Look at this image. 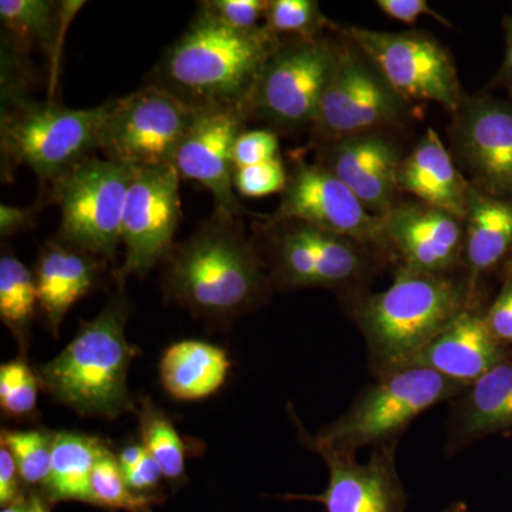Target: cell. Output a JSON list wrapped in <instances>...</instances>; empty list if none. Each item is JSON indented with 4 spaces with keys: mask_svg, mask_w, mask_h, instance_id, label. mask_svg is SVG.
Segmentation results:
<instances>
[{
    "mask_svg": "<svg viewBox=\"0 0 512 512\" xmlns=\"http://www.w3.org/2000/svg\"><path fill=\"white\" fill-rule=\"evenodd\" d=\"M339 49L340 43L325 36L281 39L256 83L249 101V119L264 121L278 130H312Z\"/></svg>",
    "mask_w": 512,
    "mask_h": 512,
    "instance_id": "8",
    "label": "cell"
},
{
    "mask_svg": "<svg viewBox=\"0 0 512 512\" xmlns=\"http://www.w3.org/2000/svg\"><path fill=\"white\" fill-rule=\"evenodd\" d=\"M197 111L157 84L141 87L110 101L99 151L104 158L137 168L171 165Z\"/></svg>",
    "mask_w": 512,
    "mask_h": 512,
    "instance_id": "9",
    "label": "cell"
},
{
    "mask_svg": "<svg viewBox=\"0 0 512 512\" xmlns=\"http://www.w3.org/2000/svg\"><path fill=\"white\" fill-rule=\"evenodd\" d=\"M137 167L90 156L47 188L45 200L59 205L57 241L114 261L121 244V224L128 190Z\"/></svg>",
    "mask_w": 512,
    "mask_h": 512,
    "instance_id": "7",
    "label": "cell"
},
{
    "mask_svg": "<svg viewBox=\"0 0 512 512\" xmlns=\"http://www.w3.org/2000/svg\"><path fill=\"white\" fill-rule=\"evenodd\" d=\"M399 148L382 133L340 138L323 143L319 164L336 175L360 202L377 217L396 207Z\"/></svg>",
    "mask_w": 512,
    "mask_h": 512,
    "instance_id": "19",
    "label": "cell"
},
{
    "mask_svg": "<svg viewBox=\"0 0 512 512\" xmlns=\"http://www.w3.org/2000/svg\"><path fill=\"white\" fill-rule=\"evenodd\" d=\"M0 512H33L32 497L20 498L16 503L2 507V511Z\"/></svg>",
    "mask_w": 512,
    "mask_h": 512,
    "instance_id": "43",
    "label": "cell"
},
{
    "mask_svg": "<svg viewBox=\"0 0 512 512\" xmlns=\"http://www.w3.org/2000/svg\"><path fill=\"white\" fill-rule=\"evenodd\" d=\"M503 362V343L494 338L485 316L468 305L400 369L421 367L433 370L468 387Z\"/></svg>",
    "mask_w": 512,
    "mask_h": 512,
    "instance_id": "20",
    "label": "cell"
},
{
    "mask_svg": "<svg viewBox=\"0 0 512 512\" xmlns=\"http://www.w3.org/2000/svg\"><path fill=\"white\" fill-rule=\"evenodd\" d=\"M22 478L15 458L5 446H0V504L2 507L16 503L25 497L22 491Z\"/></svg>",
    "mask_w": 512,
    "mask_h": 512,
    "instance_id": "41",
    "label": "cell"
},
{
    "mask_svg": "<svg viewBox=\"0 0 512 512\" xmlns=\"http://www.w3.org/2000/svg\"><path fill=\"white\" fill-rule=\"evenodd\" d=\"M409 104L346 36L312 131L322 143L380 133L407 119Z\"/></svg>",
    "mask_w": 512,
    "mask_h": 512,
    "instance_id": "10",
    "label": "cell"
},
{
    "mask_svg": "<svg viewBox=\"0 0 512 512\" xmlns=\"http://www.w3.org/2000/svg\"><path fill=\"white\" fill-rule=\"evenodd\" d=\"M286 184L288 171L282 157L234 171V188L242 197L259 198L276 194L284 191Z\"/></svg>",
    "mask_w": 512,
    "mask_h": 512,
    "instance_id": "35",
    "label": "cell"
},
{
    "mask_svg": "<svg viewBox=\"0 0 512 512\" xmlns=\"http://www.w3.org/2000/svg\"><path fill=\"white\" fill-rule=\"evenodd\" d=\"M248 120L244 110L201 107L171 161L181 180L197 181L207 188L214 198L215 212L228 218L241 214L232 154Z\"/></svg>",
    "mask_w": 512,
    "mask_h": 512,
    "instance_id": "16",
    "label": "cell"
},
{
    "mask_svg": "<svg viewBox=\"0 0 512 512\" xmlns=\"http://www.w3.org/2000/svg\"><path fill=\"white\" fill-rule=\"evenodd\" d=\"M470 289L448 276L400 266L392 285L357 309V323L379 375L399 370L470 303Z\"/></svg>",
    "mask_w": 512,
    "mask_h": 512,
    "instance_id": "4",
    "label": "cell"
},
{
    "mask_svg": "<svg viewBox=\"0 0 512 512\" xmlns=\"http://www.w3.org/2000/svg\"><path fill=\"white\" fill-rule=\"evenodd\" d=\"M271 0H205L198 12L227 28L254 30L265 26Z\"/></svg>",
    "mask_w": 512,
    "mask_h": 512,
    "instance_id": "34",
    "label": "cell"
},
{
    "mask_svg": "<svg viewBox=\"0 0 512 512\" xmlns=\"http://www.w3.org/2000/svg\"><path fill=\"white\" fill-rule=\"evenodd\" d=\"M329 468V483L318 495H282L284 500L313 501L326 512H404L407 494L396 470L393 444L376 448L366 463L345 451L316 450Z\"/></svg>",
    "mask_w": 512,
    "mask_h": 512,
    "instance_id": "17",
    "label": "cell"
},
{
    "mask_svg": "<svg viewBox=\"0 0 512 512\" xmlns=\"http://www.w3.org/2000/svg\"><path fill=\"white\" fill-rule=\"evenodd\" d=\"M101 265L103 259L57 239L47 242L40 251L33 271L39 309L55 338L70 309L99 282Z\"/></svg>",
    "mask_w": 512,
    "mask_h": 512,
    "instance_id": "21",
    "label": "cell"
},
{
    "mask_svg": "<svg viewBox=\"0 0 512 512\" xmlns=\"http://www.w3.org/2000/svg\"><path fill=\"white\" fill-rule=\"evenodd\" d=\"M484 316L494 338L498 342L512 345V269L505 279L500 295Z\"/></svg>",
    "mask_w": 512,
    "mask_h": 512,
    "instance_id": "38",
    "label": "cell"
},
{
    "mask_svg": "<svg viewBox=\"0 0 512 512\" xmlns=\"http://www.w3.org/2000/svg\"><path fill=\"white\" fill-rule=\"evenodd\" d=\"M279 42L265 26L231 29L198 12L165 50L153 84L197 109L231 107L248 113L256 83Z\"/></svg>",
    "mask_w": 512,
    "mask_h": 512,
    "instance_id": "1",
    "label": "cell"
},
{
    "mask_svg": "<svg viewBox=\"0 0 512 512\" xmlns=\"http://www.w3.org/2000/svg\"><path fill=\"white\" fill-rule=\"evenodd\" d=\"M110 101L92 109H70L56 101L23 99L2 104L0 151L3 177L28 167L45 194L57 178L99 151Z\"/></svg>",
    "mask_w": 512,
    "mask_h": 512,
    "instance_id": "5",
    "label": "cell"
},
{
    "mask_svg": "<svg viewBox=\"0 0 512 512\" xmlns=\"http://www.w3.org/2000/svg\"><path fill=\"white\" fill-rule=\"evenodd\" d=\"M376 5L389 18L404 25H414L421 16H429L451 28V23L431 8L426 0H377Z\"/></svg>",
    "mask_w": 512,
    "mask_h": 512,
    "instance_id": "39",
    "label": "cell"
},
{
    "mask_svg": "<svg viewBox=\"0 0 512 512\" xmlns=\"http://www.w3.org/2000/svg\"><path fill=\"white\" fill-rule=\"evenodd\" d=\"M106 444L76 431H55L52 468L43 497L50 505L62 501L92 504V474Z\"/></svg>",
    "mask_w": 512,
    "mask_h": 512,
    "instance_id": "27",
    "label": "cell"
},
{
    "mask_svg": "<svg viewBox=\"0 0 512 512\" xmlns=\"http://www.w3.org/2000/svg\"><path fill=\"white\" fill-rule=\"evenodd\" d=\"M39 308L35 274L12 252L0 256V319L20 348H28Z\"/></svg>",
    "mask_w": 512,
    "mask_h": 512,
    "instance_id": "28",
    "label": "cell"
},
{
    "mask_svg": "<svg viewBox=\"0 0 512 512\" xmlns=\"http://www.w3.org/2000/svg\"><path fill=\"white\" fill-rule=\"evenodd\" d=\"M123 471L128 487L131 491L144 497L156 498L163 501V495L160 494L161 481L165 480L163 471L150 454H147L133 467H128Z\"/></svg>",
    "mask_w": 512,
    "mask_h": 512,
    "instance_id": "37",
    "label": "cell"
},
{
    "mask_svg": "<svg viewBox=\"0 0 512 512\" xmlns=\"http://www.w3.org/2000/svg\"><path fill=\"white\" fill-rule=\"evenodd\" d=\"M451 156L474 188L512 200V101L464 97L453 114Z\"/></svg>",
    "mask_w": 512,
    "mask_h": 512,
    "instance_id": "14",
    "label": "cell"
},
{
    "mask_svg": "<svg viewBox=\"0 0 512 512\" xmlns=\"http://www.w3.org/2000/svg\"><path fill=\"white\" fill-rule=\"evenodd\" d=\"M464 261L470 272L468 289L512 252V200L484 194L471 185L468 194Z\"/></svg>",
    "mask_w": 512,
    "mask_h": 512,
    "instance_id": "26",
    "label": "cell"
},
{
    "mask_svg": "<svg viewBox=\"0 0 512 512\" xmlns=\"http://www.w3.org/2000/svg\"><path fill=\"white\" fill-rule=\"evenodd\" d=\"M511 269H512V266H511Z\"/></svg>",
    "mask_w": 512,
    "mask_h": 512,
    "instance_id": "46",
    "label": "cell"
},
{
    "mask_svg": "<svg viewBox=\"0 0 512 512\" xmlns=\"http://www.w3.org/2000/svg\"><path fill=\"white\" fill-rule=\"evenodd\" d=\"M503 28L505 32V56L503 66L497 76V82L511 86L512 84V18L507 16L503 20Z\"/></svg>",
    "mask_w": 512,
    "mask_h": 512,
    "instance_id": "42",
    "label": "cell"
},
{
    "mask_svg": "<svg viewBox=\"0 0 512 512\" xmlns=\"http://www.w3.org/2000/svg\"><path fill=\"white\" fill-rule=\"evenodd\" d=\"M180 181L171 165L138 168L121 224V244L126 254L116 272L119 285L128 276L148 274L173 254L181 221Z\"/></svg>",
    "mask_w": 512,
    "mask_h": 512,
    "instance_id": "12",
    "label": "cell"
},
{
    "mask_svg": "<svg viewBox=\"0 0 512 512\" xmlns=\"http://www.w3.org/2000/svg\"><path fill=\"white\" fill-rule=\"evenodd\" d=\"M43 208V201H37L32 207H12L0 205V235L12 237L35 227L37 215Z\"/></svg>",
    "mask_w": 512,
    "mask_h": 512,
    "instance_id": "40",
    "label": "cell"
},
{
    "mask_svg": "<svg viewBox=\"0 0 512 512\" xmlns=\"http://www.w3.org/2000/svg\"><path fill=\"white\" fill-rule=\"evenodd\" d=\"M138 423H140L141 444L148 454L156 460L165 480L174 487L187 481V464L190 447L180 436L170 417L158 409L148 397H141L138 404Z\"/></svg>",
    "mask_w": 512,
    "mask_h": 512,
    "instance_id": "29",
    "label": "cell"
},
{
    "mask_svg": "<svg viewBox=\"0 0 512 512\" xmlns=\"http://www.w3.org/2000/svg\"><path fill=\"white\" fill-rule=\"evenodd\" d=\"M33 512H50V504L40 493H32Z\"/></svg>",
    "mask_w": 512,
    "mask_h": 512,
    "instance_id": "44",
    "label": "cell"
},
{
    "mask_svg": "<svg viewBox=\"0 0 512 512\" xmlns=\"http://www.w3.org/2000/svg\"><path fill=\"white\" fill-rule=\"evenodd\" d=\"M441 512H467V504L463 503V501H456V503L448 505L446 510Z\"/></svg>",
    "mask_w": 512,
    "mask_h": 512,
    "instance_id": "45",
    "label": "cell"
},
{
    "mask_svg": "<svg viewBox=\"0 0 512 512\" xmlns=\"http://www.w3.org/2000/svg\"><path fill=\"white\" fill-rule=\"evenodd\" d=\"M383 248L402 261L403 268L448 276L464 258V221L439 208L397 204L382 217Z\"/></svg>",
    "mask_w": 512,
    "mask_h": 512,
    "instance_id": "18",
    "label": "cell"
},
{
    "mask_svg": "<svg viewBox=\"0 0 512 512\" xmlns=\"http://www.w3.org/2000/svg\"><path fill=\"white\" fill-rule=\"evenodd\" d=\"M345 33L407 104L413 101L439 104L454 114L463 103L453 57L433 36L421 32H380L357 26L346 29Z\"/></svg>",
    "mask_w": 512,
    "mask_h": 512,
    "instance_id": "11",
    "label": "cell"
},
{
    "mask_svg": "<svg viewBox=\"0 0 512 512\" xmlns=\"http://www.w3.org/2000/svg\"><path fill=\"white\" fill-rule=\"evenodd\" d=\"M400 191L416 197L421 204L466 218L470 181L461 174L439 134L429 128L399 170Z\"/></svg>",
    "mask_w": 512,
    "mask_h": 512,
    "instance_id": "22",
    "label": "cell"
},
{
    "mask_svg": "<svg viewBox=\"0 0 512 512\" xmlns=\"http://www.w3.org/2000/svg\"><path fill=\"white\" fill-rule=\"evenodd\" d=\"M328 25L316 0H271L265 19V28L279 39H319Z\"/></svg>",
    "mask_w": 512,
    "mask_h": 512,
    "instance_id": "32",
    "label": "cell"
},
{
    "mask_svg": "<svg viewBox=\"0 0 512 512\" xmlns=\"http://www.w3.org/2000/svg\"><path fill=\"white\" fill-rule=\"evenodd\" d=\"M52 431L6 430L0 433V446H5L15 458L20 478L26 487L45 488L52 468Z\"/></svg>",
    "mask_w": 512,
    "mask_h": 512,
    "instance_id": "30",
    "label": "cell"
},
{
    "mask_svg": "<svg viewBox=\"0 0 512 512\" xmlns=\"http://www.w3.org/2000/svg\"><path fill=\"white\" fill-rule=\"evenodd\" d=\"M164 291L197 318L224 323L254 309L268 281L235 218L215 212L165 261Z\"/></svg>",
    "mask_w": 512,
    "mask_h": 512,
    "instance_id": "2",
    "label": "cell"
},
{
    "mask_svg": "<svg viewBox=\"0 0 512 512\" xmlns=\"http://www.w3.org/2000/svg\"><path fill=\"white\" fill-rule=\"evenodd\" d=\"M429 369L410 367L380 376L338 420L311 436L298 424L302 443L316 450L356 453L357 448L382 446L402 433L420 414L466 390Z\"/></svg>",
    "mask_w": 512,
    "mask_h": 512,
    "instance_id": "6",
    "label": "cell"
},
{
    "mask_svg": "<svg viewBox=\"0 0 512 512\" xmlns=\"http://www.w3.org/2000/svg\"><path fill=\"white\" fill-rule=\"evenodd\" d=\"M272 228V275L282 288L339 289L366 274L363 245L298 221L276 222Z\"/></svg>",
    "mask_w": 512,
    "mask_h": 512,
    "instance_id": "13",
    "label": "cell"
},
{
    "mask_svg": "<svg viewBox=\"0 0 512 512\" xmlns=\"http://www.w3.org/2000/svg\"><path fill=\"white\" fill-rule=\"evenodd\" d=\"M231 367L224 349L195 339L168 346L158 365L165 392L181 402H197L220 392Z\"/></svg>",
    "mask_w": 512,
    "mask_h": 512,
    "instance_id": "24",
    "label": "cell"
},
{
    "mask_svg": "<svg viewBox=\"0 0 512 512\" xmlns=\"http://www.w3.org/2000/svg\"><path fill=\"white\" fill-rule=\"evenodd\" d=\"M83 6L77 0H2L0 22L6 35L2 42L23 56L32 49L42 50L55 69L63 32Z\"/></svg>",
    "mask_w": 512,
    "mask_h": 512,
    "instance_id": "25",
    "label": "cell"
},
{
    "mask_svg": "<svg viewBox=\"0 0 512 512\" xmlns=\"http://www.w3.org/2000/svg\"><path fill=\"white\" fill-rule=\"evenodd\" d=\"M128 315L130 303L119 291L59 355L37 367L43 390L82 416L116 419L133 409L127 375L140 350L126 338Z\"/></svg>",
    "mask_w": 512,
    "mask_h": 512,
    "instance_id": "3",
    "label": "cell"
},
{
    "mask_svg": "<svg viewBox=\"0 0 512 512\" xmlns=\"http://www.w3.org/2000/svg\"><path fill=\"white\" fill-rule=\"evenodd\" d=\"M42 387L28 360L16 357L0 366V409L15 420L32 419Z\"/></svg>",
    "mask_w": 512,
    "mask_h": 512,
    "instance_id": "33",
    "label": "cell"
},
{
    "mask_svg": "<svg viewBox=\"0 0 512 512\" xmlns=\"http://www.w3.org/2000/svg\"><path fill=\"white\" fill-rule=\"evenodd\" d=\"M298 221L359 242L383 248L382 217L373 215L335 174L319 163L299 161L271 224Z\"/></svg>",
    "mask_w": 512,
    "mask_h": 512,
    "instance_id": "15",
    "label": "cell"
},
{
    "mask_svg": "<svg viewBox=\"0 0 512 512\" xmlns=\"http://www.w3.org/2000/svg\"><path fill=\"white\" fill-rule=\"evenodd\" d=\"M92 504L111 511L153 512L163 501L131 491L117 457L109 448L100 454L92 474Z\"/></svg>",
    "mask_w": 512,
    "mask_h": 512,
    "instance_id": "31",
    "label": "cell"
},
{
    "mask_svg": "<svg viewBox=\"0 0 512 512\" xmlns=\"http://www.w3.org/2000/svg\"><path fill=\"white\" fill-rule=\"evenodd\" d=\"M512 430V363H501L460 394L451 416L450 443Z\"/></svg>",
    "mask_w": 512,
    "mask_h": 512,
    "instance_id": "23",
    "label": "cell"
},
{
    "mask_svg": "<svg viewBox=\"0 0 512 512\" xmlns=\"http://www.w3.org/2000/svg\"><path fill=\"white\" fill-rule=\"evenodd\" d=\"M281 157L279 151V140L272 130H245L238 137L234 146V171L237 168L251 167L276 160Z\"/></svg>",
    "mask_w": 512,
    "mask_h": 512,
    "instance_id": "36",
    "label": "cell"
}]
</instances>
